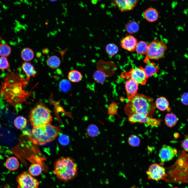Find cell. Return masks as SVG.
Wrapping results in <instances>:
<instances>
[{
    "label": "cell",
    "instance_id": "obj_1",
    "mask_svg": "<svg viewBox=\"0 0 188 188\" xmlns=\"http://www.w3.org/2000/svg\"><path fill=\"white\" fill-rule=\"evenodd\" d=\"M19 77L13 72L8 73L0 88V95L13 106L21 103L25 95Z\"/></svg>",
    "mask_w": 188,
    "mask_h": 188
},
{
    "label": "cell",
    "instance_id": "obj_2",
    "mask_svg": "<svg viewBox=\"0 0 188 188\" xmlns=\"http://www.w3.org/2000/svg\"><path fill=\"white\" fill-rule=\"evenodd\" d=\"M128 98L129 101L124 108L125 113L128 116L138 114L152 117L155 111V108L151 98L137 93Z\"/></svg>",
    "mask_w": 188,
    "mask_h": 188
},
{
    "label": "cell",
    "instance_id": "obj_3",
    "mask_svg": "<svg viewBox=\"0 0 188 188\" xmlns=\"http://www.w3.org/2000/svg\"><path fill=\"white\" fill-rule=\"evenodd\" d=\"M61 131L59 127L50 124L33 127L28 136L34 144L43 145L54 140Z\"/></svg>",
    "mask_w": 188,
    "mask_h": 188
},
{
    "label": "cell",
    "instance_id": "obj_4",
    "mask_svg": "<svg viewBox=\"0 0 188 188\" xmlns=\"http://www.w3.org/2000/svg\"><path fill=\"white\" fill-rule=\"evenodd\" d=\"M78 171L77 164L70 157L59 158L54 163L55 174L59 179L64 181L72 180L76 177Z\"/></svg>",
    "mask_w": 188,
    "mask_h": 188
},
{
    "label": "cell",
    "instance_id": "obj_5",
    "mask_svg": "<svg viewBox=\"0 0 188 188\" xmlns=\"http://www.w3.org/2000/svg\"><path fill=\"white\" fill-rule=\"evenodd\" d=\"M29 119L33 127L50 124L52 116L50 110L42 103L37 104L31 110Z\"/></svg>",
    "mask_w": 188,
    "mask_h": 188
},
{
    "label": "cell",
    "instance_id": "obj_6",
    "mask_svg": "<svg viewBox=\"0 0 188 188\" xmlns=\"http://www.w3.org/2000/svg\"><path fill=\"white\" fill-rule=\"evenodd\" d=\"M167 49L166 45L164 42L154 40L148 45L146 57L150 60H158L163 58Z\"/></svg>",
    "mask_w": 188,
    "mask_h": 188
},
{
    "label": "cell",
    "instance_id": "obj_7",
    "mask_svg": "<svg viewBox=\"0 0 188 188\" xmlns=\"http://www.w3.org/2000/svg\"><path fill=\"white\" fill-rule=\"evenodd\" d=\"M17 188H38L39 183L29 173L24 172L16 178Z\"/></svg>",
    "mask_w": 188,
    "mask_h": 188
},
{
    "label": "cell",
    "instance_id": "obj_8",
    "mask_svg": "<svg viewBox=\"0 0 188 188\" xmlns=\"http://www.w3.org/2000/svg\"><path fill=\"white\" fill-rule=\"evenodd\" d=\"M146 172L149 179L157 181L164 179L167 174L163 166L157 163L152 164Z\"/></svg>",
    "mask_w": 188,
    "mask_h": 188
},
{
    "label": "cell",
    "instance_id": "obj_9",
    "mask_svg": "<svg viewBox=\"0 0 188 188\" xmlns=\"http://www.w3.org/2000/svg\"><path fill=\"white\" fill-rule=\"evenodd\" d=\"M128 120L132 124L137 123L144 124L149 126L156 127L160 125L161 122L160 119L138 114H134L129 116Z\"/></svg>",
    "mask_w": 188,
    "mask_h": 188
},
{
    "label": "cell",
    "instance_id": "obj_10",
    "mask_svg": "<svg viewBox=\"0 0 188 188\" xmlns=\"http://www.w3.org/2000/svg\"><path fill=\"white\" fill-rule=\"evenodd\" d=\"M126 76L130 77L138 84L144 85L146 83L147 78L144 69L141 67L132 68L125 74Z\"/></svg>",
    "mask_w": 188,
    "mask_h": 188
},
{
    "label": "cell",
    "instance_id": "obj_11",
    "mask_svg": "<svg viewBox=\"0 0 188 188\" xmlns=\"http://www.w3.org/2000/svg\"><path fill=\"white\" fill-rule=\"evenodd\" d=\"M177 153V150L169 145H163L160 150L159 156L163 162L172 160Z\"/></svg>",
    "mask_w": 188,
    "mask_h": 188
},
{
    "label": "cell",
    "instance_id": "obj_12",
    "mask_svg": "<svg viewBox=\"0 0 188 188\" xmlns=\"http://www.w3.org/2000/svg\"><path fill=\"white\" fill-rule=\"evenodd\" d=\"M112 2L121 11L131 10L139 0H111Z\"/></svg>",
    "mask_w": 188,
    "mask_h": 188
},
{
    "label": "cell",
    "instance_id": "obj_13",
    "mask_svg": "<svg viewBox=\"0 0 188 188\" xmlns=\"http://www.w3.org/2000/svg\"><path fill=\"white\" fill-rule=\"evenodd\" d=\"M137 43L136 38L132 35H129L121 39L120 45L123 49L129 51H132L135 50Z\"/></svg>",
    "mask_w": 188,
    "mask_h": 188
},
{
    "label": "cell",
    "instance_id": "obj_14",
    "mask_svg": "<svg viewBox=\"0 0 188 188\" xmlns=\"http://www.w3.org/2000/svg\"><path fill=\"white\" fill-rule=\"evenodd\" d=\"M144 62L146 65L144 69L148 78L153 76L158 72L159 69L158 66L154 63L150 61V59L146 57Z\"/></svg>",
    "mask_w": 188,
    "mask_h": 188
},
{
    "label": "cell",
    "instance_id": "obj_15",
    "mask_svg": "<svg viewBox=\"0 0 188 188\" xmlns=\"http://www.w3.org/2000/svg\"><path fill=\"white\" fill-rule=\"evenodd\" d=\"M21 67L25 74L27 81H29L31 77H35L37 73V72L33 65L30 62H24L21 65Z\"/></svg>",
    "mask_w": 188,
    "mask_h": 188
},
{
    "label": "cell",
    "instance_id": "obj_16",
    "mask_svg": "<svg viewBox=\"0 0 188 188\" xmlns=\"http://www.w3.org/2000/svg\"><path fill=\"white\" fill-rule=\"evenodd\" d=\"M138 85V84L131 78L126 82L125 87L127 97L133 96L137 93Z\"/></svg>",
    "mask_w": 188,
    "mask_h": 188
},
{
    "label": "cell",
    "instance_id": "obj_17",
    "mask_svg": "<svg viewBox=\"0 0 188 188\" xmlns=\"http://www.w3.org/2000/svg\"><path fill=\"white\" fill-rule=\"evenodd\" d=\"M143 16L148 21L153 22L156 21L158 17V13L155 8H149L147 9L144 12Z\"/></svg>",
    "mask_w": 188,
    "mask_h": 188
},
{
    "label": "cell",
    "instance_id": "obj_18",
    "mask_svg": "<svg viewBox=\"0 0 188 188\" xmlns=\"http://www.w3.org/2000/svg\"><path fill=\"white\" fill-rule=\"evenodd\" d=\"M155 105L156 107L161 111L170 110L169 102L165 97H161L158 98L156 101Z\"/></svg>",
    "mask_w": 188,
    "mask_h": 188
},
{
    "label": "cell",
    "instance_id": "obj_19",
    "mask_svg": "<svg viewBox=\"0 0 188 188\" xmlns=\"http://www.w3.org/2000/svg\"><path fill=\"white\" fill-rule=\"evenodd\" d=\"M5 166L7 169L11 171H15L19 167V164L17 159L15 157H11L6 160Z\"/></svg>",
    "mask_w": 188,
    "mask_h": 188
},
{
    "label": "cell",
    "instance_id": "obj_20",
    "mask_svg": "<svg viewBox=\"0 0 188 188\" xmlns=\"http://www.w3.org/2000/svg\"><path fill=\"white\" fill-rule=\"evenodd\" d=\"M21 55V58L24 61L27 62L33 59L34 54L32 49L30 48H26L22 50Z\"/></svg>",
    "mask_w": 188,
    "mask_h": 188
},
{
    "label": "cell",
    "instance_id": "obj_21",
    "mask_svg": "<svg viewBox=\"0 0 188 188\" xmlns=\"http://www.w3.org/2000/svg\"><path fill=\"white\" fill-rule=\"evenodd\" d=\"M178 119L174 114L167 113L166 115L164 121L166 125L168 127H172L175 126L177 123Z\"/></svg>",
    "mask_w": 188,
    "mask_h": 188
},
{
    "label": "cell",
    "instance_id": "obj_22",
    "mask_svg": "<svg viewBox=\"0 0 188 188\" xmlns=\"http://www.w3.org/2000/svg\"><path fill=\"white\" fill-rule=\"evenodd\" d=\"M46 63L50 68L55 69L59 67L61 64V60L57 56H52L47 59Z\"/></svg>",
    "mask_w": 188,
    "mask_h": 188
},
{
    "label": "cell",
    "instance_id": "obj_23",
    "mask_svg": "<svg viewBox=\"0 0 188 188\" xmlns=\"http://www.w3.org/2000/svg\"><path fill=\"white\" fill-rule=\"evenodd\" d=\"M68 77L69 80L73 83L80 81L82 79V75L81 73L77 70H72L69 73Z\"/></svg>",
    "mask_w": 188,
    "mask_h": 188
},
{
    "label": "cell",
    "instance_id": "obj_24",
    "mask_svg": "<svg viewBox=\"0 0 188 188\" xmlns=\"http://www.w3.org/2000/svg\"><path fill=\"white\" fill-rule=\"evenodd\" d=\"M148 49V45L145 42L141 41L137 43L135 50L137 53L140 55H143L147 53Z\"/></svg>",
    "mask_w": 188,
    "mask_h": 188
},
{
    "label": "cell",
    "instance_id": "obj_25",
    "mask_svg": "<svg viewBox=\"0 0 188 188\" xmlns=\"http://www.w3.org/2000/svg\"><path fill=\"white\" fill-rule=\"evenodd\" d=\"M42 170V168L41 165L37 163L31 164L28 168L29 173L33 176H36L40 175Z\"/></svg>",
    "mask_w": 188,
    "mask_h": 188
},
{
    "label": "cell",
    "instance_id": "obj_26",
    "mask_svg": "<svg viewBox=\"0 0 188 188\" xmlns=\"http://www.w3.org/2000/svg\"><path fill=\"white\" fill-rule=\"evenodd\" d=\"M27 121L24 117L19 116L17 117L14 121V124L18 129H22L27 126Z\"/></svg>",
    "mask_w": 188,
    "mask_h": 188
},
{
    "label": "cell",
    "instance_id": "obj_27",
    "mask_svg": "<svg viewBox=\"0 0 188 188\" xmlns=\"http://www.w3.org/2000/svg\"><path fill=\"white\" fill-rule=\"evenodd\" d=\"M125 28L128 33L133 34L137 32L139 29L138 24L134 21H129L126 25Z\"/></svg>",
    "mask_w": 188,
    "mask_h": 188
},
{
    "label": "cell",
    "instance_id": "obj_28",
    "mask_svg": "<svg viewBox=\"0 0 188 188\" xmlns=\"http://www.w3.org/2000/svg\"><path fill=\"white\" fill-rule=\"evenodd\" d=\"M105 74L100 70H97L94 72L93 78L94 81L99 84H102L105 81L106 78Z\"/></svg>",
    "mask_w": 188,
    "mask_h": 188
},
{
    "label": "cell",
    "instance_id": "obj_29",
    "mask_svg": "<svg viewBox=\"0 0 188 188\" xmlns=\"http://www.w3.org/2000/svg\"><path fill=\"white\" fill-rule=\"evenodd\" d=\"M86 131L88 136L92 138L97 137L99 133L98 127L93 124H91L88 126Z\"/></svg>",
    "mask_w": 188,
    "mask_h": 188
},
{
    "label": "cell",
    "instance_id": "obj_30",
    "mask_svg": "<svg viewBox=\"0 0 188 188\" xmlns=\"http://www.w3.org/2000/svg\"><path fill=\"white\" fill-rule=\"evenodd\" d=\"M105 51L108 55L112 56L118 53L119 49L116 45L113 43H110L107 45L105 48Z\"/></svg>",
    "mask_w": 188,
    "mask_h": 188
},
{
    "label": "cell",
    "instance_id": "obj_31",
    "mask_svg": "<svg viewBox=\"0 0 188 188\" xmlns=\"http://www.w3.org/2000/svg\"><path fill=\"white\" fill-rule=\"evenodd\" d=\"M11 49L9 46L7 44H0V56L7 57L10 55Z\"/></svg>",
    "mask_w": 188,
    "mask_h": 188
},
{
    "label": "cell",
    "instance_id": "obj_32",
    "mask_svg": "<svg viewBox=\"0 0 188 188\" xmlns=\"http://www.w3.org/2000/svg\"><path fill=\"white\" fill-rule=\"evenodd\" d=\"M59 87L61 91L64 92H67L70 90L71 85L69 81L66 79H64L60 82Z\"/></svg>",
    "mask_w": 188,
    "mask_h": 188
},
{
    "label": "cell",
    "instance_id": "obj_33",
    "mask_svg": "<svg viewBox=\"0 0 188 188\" xmlns=\"http://www.w3.org/2000/svg\"><path fill=\"white\" fill-rule=\"evenodd\" d=\"M128 142L130 146L133 147H136L139 145L140 140L139 138L137 136L135 135H132L129 137Z\"/></svg>",
    "mask_w": 188,
    "mask_h": 188
},
{
    "label": "cell",
    "instance_id": "obj_34",
    "mask_svg": "<svg viewBox=\"0 0 188 188\" xmlns=\"http://www.w3.org/2000/svg\"><path fill=\"white\" fill-rule=\"evenodd\" d=\"M117 105L115 102L111 103L109 106L108 109V113L110 116H113L117 113Z\"/></svg>",
    "mask_w": 188,
    "mask_h": 188
},
{
    "label": "cell",
    "instance_id": "obj_35",
    "mask_svg": "<svg viewBox=\"0 0 188 188\" xmlns=\"http://www.w3.org/2000/svg\"><path fill=\"white\" fill-rule=\"evenodd\" d=\"M58 141L62 145H66L69 144V139L68 136L64 134H60L59 137Z\"/></svg>",
    "mask_w": 188,
    "mask_h": 188
},
{
    "label": "cell",
    "instance_id": "obj_36",
    "mask_svg": "<svg viewBox=\"0 0 188 188\" xmlns=\"http://www.w3.org/2000/svg\"><path fill=\"white\" fill-rule=\"evenodd\" d=\"M9 67V64L6 57H0V69H5Z\"/></svg>",
    "mask_w": 188,
    "mask_h": 188
},
{
    "label": "cell",
    "instance_id": "obj_37",
    "mask_svg": "<svg viewBox=\"0 0 188 188\" xmlns=\"http://www.w3.org/2000/svg\"><path fill=\"white\" fill-rule=\"evenodd\" d=\"M180 101L181 103L183 104L188 105V92H185L180 97Z\"/></svg>",
    "mask_w": 188,
    "mask_h": 188
},
{
    "label": "cell",
    "instance_id": "obj_38",
    "mask_svg": "<svg viewBox=\"0 0 188 188\" xmlns=\"http://www.w3.org/2000/svg\"><path fill=\"white\" fill-rule=\"evenodd\" d=\"M181 146L185 151L188 152V134L185 136L181 142Z\"/></svg>",
    "mask_w": 188,
    "mask_h": 188
},
{
    "label": "cell",
    "instance_id": "obj_39",
    "mask_svg": "<svg viewBox=\"0 0 188 188\" xmlns=\"http://www.w3.org/2000/svg\"><path fill=\"white\" fill-rule=\"evenodd\" d=\"M49 0L50 1H51L53 2L56 1H57V0Z\"/></svg>",
    "mask_w": 188,
    "mask_h": 188
},
{
    "label": "cell",
    "instance_id": "obj_40",
    "mask_svg": "<svg viewBox=\"0 0 188 188\" xmlns=\"http://www.w3.org/2000/svg\"><path fill=\"white\" fill-rule=\"evenodd\" d=\"M179 188L177 187H173V188Z\"/></svg>",
    "mask_w": 188,
    "mask_h": 188
}]
</instances>
